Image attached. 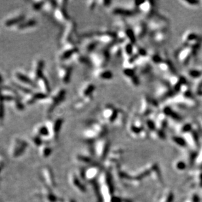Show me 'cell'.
Wrapping results in <instances>:
<instances>
[{
  "label": "cell",
  "mask_w": 202,
  "mask_h": 202,
  "mask_svg": "<svg viewBox=\"0 0 202 202\" xmlns=\"http://www.w3.org/2000/svg\"><path fill=\"white\" fill-rule=\"evenodd\" d=\"M100 119L102 123L106 125L121 126L126 121L127 113L123 108L114 105L107 103L102 107L100 110Z\"/></svg>",
  "instance_id": "1"
},
{
  "label": "cell",
  "mask_w": 202,
  "mask_h": 202,
  "mask_svg": "<svg viewBox=\"0 0 202 202\" xmlns=\"http://www.w3.org/2000/svg\"><path fill=\"white\" fill-rule=\"evenodd\" d=\"M127 130L128 134L135 139H145L148 137L149 133L146 129L144 121L138 114H133L127 125Z\"/></svg>",
  "instance_id": "2"
},
{
  "label": "cell",
  "mask_w": 202,
  "mask_h": 202,
  "mask_svg": "<svg viewBox=\"0 0 202 202\" xmlns=\"http://www.w3.org/2000/svg\"><path fill=\"white\" fill-rule=\"evenodd\" d=\"M92 66L95 69L105 68L108 64L110 58L108 47L98 48L97 50L92 52L88 56Z\"/></svg>",
  "instance_id": "3"
},
{
  "label": "cell",
  "mask_w": 202,
  "mask_h": 202,
  "mask_svg": "<svg viewBox=\"0 0 202 202\" xmlns=\"http://www.w3.org/2000/svg\"><path fill=\"white\" fill-rule=\"evenodd\" d=\"M155 98L158 102H167L175 96L172 88L166 81H158L154 88Z\"/></svg>",
  "instance_id": "4"
},
{
  "label": "cell",
  "mask_w": 202,
  "mask_h": 202,
  "mask_svg": "<svg viewBox=\"0 0 202 202\" xmlns=\"http://www.w3.org/2000/svg\"><path fill=\"white\" fill-rule=\"evenodd\" d=\"M147 26L148 32H154L156 31L168 29L169 26V20L163 14L156 13L151 17L148 18Z\"/></svg>",
  "instance_id": "5"
},
{
  "label": "cell",
  "mask_w": 202,
  "mask_h": 202,
  "mask_svg": "<svg viewBox=\"0 0 202 202\" xmlns=\"http://www.w3.org/2000/svg\"><path fill=\"white\" fill-rule=\"evenodd\" d=\"M91 37H93L96 41L103 46L108 47L113 44L117 40L116 33L111 30H101L98 32L89 33Z\"/></svg>",
  "instance_id": "6"
},
{
  "label": "cell",
  "mask_w": 202,
  "mask_h": 202,
  "mask_svg": "<svg viewBox=\"0 0 202 202\" xmlns=\"http://www.w3.org/2000/svg\"><path fill=\"white\" fill-rule=\"evenodd\" d=\"M182 46L188 47L198 52L202 44V37L193 31H187L182 36Z\"/></svg>",
  "instance_id": "7"
},
{
  "label": "cell",
  "mask_w": 202,
  "mask_h": 202,
  "mask_svg": "<svg viewBox=\"0 0 202 202\" xmlns=\"http://www.w3.org/2000/svg\"><path fill=\"white\" fill-rule=\"evenodd\" d=\"M198 51L190 47L182 46L175 52V58L180 64L186 66L190 64L192 60L196 56Z\"/></svg>",
  "instance_id": "8"
},
{
  "label": "cell",
  "mask_w": 202,
  "mask_h": 202,
  "mask_svg": "<svg viewBox=\"0 0 202 202\" xmlns=\"http://www.w3.org/2000/svg\"><path fill=\"white\" fill-rule=\"evenodd\" d=\"M95 91L96 86L95 84L91 81H86L79 89V99L83 100L87 105H89L94 99Z\"/></svg>",
  "instance_id": "9"
},
{
  "label": "cell",
  "mask_w": 202,
  "mask_h": 202,
  "mask_svg": "<svg viewBox=\"0 0 202 202\" xmlns=\"http://www.w3.org/2000/svg\"><path fill=\"white\" fill-rule=\"evenodd\" d=\"M28 143L20 138H14L12 141L9 155L12 158H18L23 155L28 147Z\"/></svg>",
  "instance_id": "10"
},
{
  "label": "cell",
  "mask_w": 202,
  "mask_h": 202,
  "mask_svg": "<svg viewBox=\"0 0 202 202\" xmlns=\"http://www.w3.org/2000/svg\"><path fill=\"white\" fill-rule=\"evenodd\" d=\"M133 30L136 40H141L145 37L148 32L147 22L141 18H134L131 22H128Z\"/></svg>",
  "instance_id": "11"
},
{
  "label": "cell",
  "mask_w": 202,
  "mask_h": 202,
  "mask_svg": "<svg viewBox=\"0 0 202 202\" xmlns=\"http://www.w3.org/2000/svg\"><path fill=\"white\" fill-rule=\"evenodd\" d=\"M121 74L124 79L132 87L139 88L140 86V77L136 69L122 68Z\"/></svg>",
  "instance_id": "12"
},
{
  "label": "cell",
  "mask_w": 202,
  "mask_h": 202,
  "mask_svg": "<svg viewBox=\"0 0 202 202\" xmlns=\"http://www.w3.org/2000/svg\"><path fill=\"white\" fill-rule=\"evenodd\" d=\"M76 37V24L75 22L70 20L66 24L62 37V42L64 45H76L74 38Z\"/></svg>",
  "instance_id": "13"
},
{
  "label": "cell",
  "mask_w": 202,
  "mask_h": 202,
  "mask_svg": "<svg viewBox=\"0 0 202 202\" xmlns=\"http://www.w3.org/2000/svg\"><path fill=\"white\" fill-rule=\"evenodd\" d=\"M165 81L172 88L175 95L179 94L182 86L188 83L186 78L183 76L178 75L177 74L166 76Z\"/></svg>",
  "instance_id": "14"
},
{
  "label": "cell",
  "mask_w": 202,
  "mask_h": 202,
  "mask_svg": "<svg viewBox=\"0 0 202 202\" xmlns=\"http://www.w3.org/2000/svg\"><path fill=\"white\" fill-rule=\"evenodd\" d=\"M81 44L83 54L87 56L96 50H97L100 45L99 43L89 35V33H85V35H83Z\"/></svg>",
  "instance_id": "15"
},
{
  "label": "cell",
  "mask_w": 202,
  "mask_h": 202,
  "mask_svg": "<svg viewBox=\"0 0 202 202\" xmlns=\"http://www.w3.org/2000/svg\"><path fill=\"white\" fill-rule=\"evenodd\" d=\"M110 146V141L106 137L97 139L95 144V153L99 159H103L106 156Z\"/></svg>",
  "instance_id": "16"
},
{
  "label": "cell",
  "mask_w": 202,
  "mask_h": 202,
  "mask_svg": "<svg viewBox=\"0 0 202 202\" xmlns=\"http://www.w3.org/2000/svg\"><path fill=\"white\" fill-rule=\"evenodd\" d=\"M109 10L110 14H112V15L117 16L119 18L126 19V20L128 18L134 17L135 14L138 13V12L130 10V9H127L121 5H117L114 7L112 6Z\"/></svg>",
  "instance_id": "17"
},
{
  "label": "cell",
  "mask_w": 202,
  "mask_h": 202,
  "mask_svg": "<svg viewBox=\"0 0 202 202\" xmlns=\"http://www.w3.org/2000/svg\"><path fill=\"white\" fill-rule=\"evenodd\" d=\"M58 7L54 11L55 16L62 23H68L70 20L68 14L66 11V1H57Z\"/></svg>",
  "instance_id": "18"
},
{
  "label": "cell",
  "mask_w": 202,
  "mask_h": 202,
  "mask_svg": "<svg viewBox=\"0 0 202 202\" xmlns=\"http://www.w3.org/2000/svg\"><path fill=\"white\" fill-rule=\"evenodd\" d=\"M162 73L165 74L166 76L171 75L177 74L176 69H175L172 62L168 58V57L163 56V60L160 62V64L156 67Z\"/></svg>",
  "instance_id": "19"
},
{
  "label": "cell",
  "mask_w": 202,
  "mask_h": 202,
  "mask_svg": "<svg viewBox=\"0 0 202 202\" xmlns=\"http://www.w3.org/2000/svg\"><path fill=\"white\" fill-rule=\"evenodd\" d=\"M66 94V90L64 88H61L55 93V94L52 96L51 98H50L51 100H50V105L47 109L48 113H51L55 110V108L64 100Z\"/></svg>",
  "instance_id": "20"
},
{
  "label": "cell",
  "mask_w": 202,
  "mask_h": 202,
  "mask_svg": "<svg viewBox=\"0 0 202 202\" xmlns=\"http://www.w3.org/2000/svg\"><path fill=\"white\" fill-rule=\"evenodd\" d=\"M138 11L139 12H141L144 16L149 18L157 13L156 3L152 1H144L139 4Z\"/></svg>",
  "instance_id": "21"
},
{
  "label": "cell",
  "mask_w": 202,
  "mask_h": 202,
  "mask_svg": "<svg viewBox=\"0 0 202 202\" xmlns=\"http://www.w3.org/2000/svg\"><path fill=\"white\" fill-rule=\"evenodd\" d=\"M161 111L165 115V117L167 118L169 121H171L174 122H176L178 123H180V122L182 121V118L181 115L178 113L176 110L173 109L170 105L165 104L162 107V109H161Z\"/></svg>",
  "instance_id": "22"
},
{
  "label": "cell",
  "mask_w": 202,
  "mask_h": 202,
  "mask_svg": "<svg viewBox=\"0 0 202 202\" xmlns=\"http://www.w3.org/2000/svg\"><path fill=\"white\" fill-rule=\"evenodd\" d=\"M79 50L76 45H64V47L62 52L60 53L59 58L61 61H66L72 58L73 56Z\"/></svg>",
  "instance_id": "23"
},
{
  "label": "cell",
  "mask_w": 202,
  "mask_h": 202,
  "mask_svg": "<svg viewBox=\"0 0 202 202\" xmlns=\"http://www.w3.org/2000/svg\"><path fill=\"white\" fill-rule=\"evenodd\" d=\"M169 33L168 29H164L151 33V39L157 45H162L169 39Z\"/></svg>",
  "instance_id": "24"
},
{
  "label": "cell",
  "mask_w": 202,
  "mask_h": 202,
  "mask_svg": "<svg viewBox=\"0 0 202 202\" xmlns=\"http://www.w3.org/2000/svg\"><path fill=\"white\" fill-rule=\"evenodd\" d=\"M93 76L98 80L103 82L110 81L114 78V74L106 67L95 69V70L93 71Z\"/></svg>",
  "instance_id": "25"
},
{
  "label": "cell",
  "mask_w": 202,
  "mask_h": 202,
  "mask_svg": "<svg viewBox=\"0 0 202 202\" xmlns=\"http://www.w3.org/2000/svg\"><path fill=\"white\" fill-rule=\"evenodd\" d=\"M42 175L46 186L52 189L56 186V181L54 174L49 167L45 166L43 168Z\"/></svg>",
  "instance_id": "26"
},
{
  "label": "cell",
  "mask_w": 202,
  "mask_h": 202,
  "mask_svg": "<svg viewBox=\"0 0 202 202\" xmlns=\"http://www.w3.org/2000/svg\"><path fill=\"white\" fill-rule=\"evenodd\" d=\"M123 42L124 41L117 39L113 44L108 47L110 57L113 58H119L122 57Z\"/></svg>",
  "instance_id": "27"
},
{
  "label": "cell",
  "mask_w": 202,
  "mask_h": 202,
  "mask_svg": "<svg viewBox=\"0 0 202 202\" xmlns=\"http://www.w3.org/2000/svg\"><path fill=\"white\" fill-rule=\"evenodd\" d=\"M72 71H73V67L72 66H66L61 67L59 75L62 82L65 85H68L70 81Z\"/></svg>",
  "instance_id": "28"
},
{
  "label": "cell",
  "mask_w": 202,
  "mask_h": 202,
  "mask_svg": "<svg viewBox=\"0 0 202 202\" xmlns=\"http://www.w3.org/2000/svg\"><path fill=\"white\" fill-rule=\"evenodd\" d=\"M135 46L133 43L124 41L123 42L122 46V57L124 60L128 59L131 56H133L135 52Z\"/></svg>",
  "instance_id": "29"
},
{
  "label": "cell",
  "mask_w": 202,
  "mask_h": 202,
  "mask_svg": "<svg viewBox=\"0 0 202 202\" xmlns=\"http://www.w3.org/2000/svg\"><path fill=\"white\" fill-rule=\"evenodd\" d=\"M155 122L158 129L165 132L168 125H169V121L167 118L165 117V115L162 111H160L156 117Z\"/></svg>",
  "instance_id": "30"
},
{
  "label": "cell",
  "mask_w": 202,
  "mask_h": 202,
  "mask_svg": "<svg viewBox=\"0 0 202 202\" xmlns=\"http://www.w3.org/2000/svg\"><path fill=\"white\" fill-rule=\"evenodd\" d=\"M41 195L46 202H60L59 199L53 193L52 188L46 185L43 188Z\"/></svg>",
  "instance_id": "31"
},
{
  "label": "cell",
  "mask_w": 202,
  "mask_h": 202,
  "mask_svg": "<svg viewBox=\"0 0 202 202\" xmlns=\"http://www.w3.org/2000/svg\"><path fill=\"white\" fill-rule=\"evenodd\" d=\"M72 58L74 59V60L75 61L77 64L80 65V66H86L88 67L92 66L89 57L85 54H81V52H79V51L77 52Z\"/></svg>",
  "instance_id": "32"
},
{
  "label": "cell",
  "mask_w": 202,
  "mask_h": 202,
  "mask_svg": "<svg viewBox=\"0 0 202 202\" xmlns=\"http://www.w3.org/2000/svg\"><path fill=\"white\" fill-rule=\"evenodd\" d=\"M63 122L64 120L62 118H58L54 121L52 126L51 132H50V136L53 139H57L59 138V135L61 130Z\"/></svg>",
  "instance_id": "33"
},
{
  "label": "cell",
  "mask_w": 202,
  "mask_h": 202,
  "mask_svg": "<svg viewBox=\"0 0 202 202\" xmlns=\"http://www.w3.org/2000/svg\"><path fill=\"white\" fill-rule=\"evenodd\" d=\"M69 180L72 186L74 188H75V189H76L78 192H83L85 191V188L84 187L83 184L81 183L78 175L74 174H71L69 176Z\"/></svg>",
  "instance_id": "34"
},
{
  "label": "cell",
  "mask_w": 202,
  "mask_h": 202,
  "mask_svg": "<svg viewBox=\"0 0 202 202\" xmlns=\"http://www.w3.org/2000/svg\"><path fill=\"white\" fill-rule=\"evenodd\" d=\"M45 63L42 60H38L37 64L35 67L33 71V77L35 81H39L40 79L43 77V69L44 67Z\"/></svg>",
  "instance_id": "35"
},
{
  "label": "cell",
  "mask_w": 202,
  "mask_h": 202,
  "mask_svg": "<svg viewBox=\"0 0 202 202\" xmlns=\"http://www.w3.org/2000/svg\"><path fill=\"white\" fill-rule=\"evenodd\" d=\"M47 97L48 94H46L43 93V92L33 93L26 100V103L29 105L33 104V103L37 102V101L46 99Z\"/></svg>",
  "instance_id": "36"
},
{
  "label": "cell",
  "mask_w": 202,
  "mask_h": 202,
  "mask_svg": "<svg viewBox=\"0 0 202 202\" xmlns=\"http://www.w3.org/2000/svg\"><path fill=\"white\" fill-rule=\"evenodd\" d=\"M15 77L19 81L21 82L22 83L26 84V85H28L33 88L37 87V86H36L35 84L33 83V81L32 80V79L29 78L28 77H27L26 75H25V74L20 73V72H16Z\"/></svg>",
  "instance_id": "37"
},
{
  "label": "cell",
  "mask_w": 202,
  "mask_h": 202,
  "mask_svg": "<svg viewBox=\"0 0 202 202\" xmlns=\"http://www.w3.org/2000/svg\"><path fill=\"white\" fill-rule=\"evenodd\" d=\"M25 16L24 14H20V15L14 16V17H12L5 22V26L7 27H10L11 26L19 24L25 20Z\"/></svg>",
  "instance_id": "38"
},
{
  "label": "cell",
  "mask_w": 202,
  "mask_h": 202,
  "mask_svg": "<svg viewBox=\"0 0 202 202\" xmlns=\"http://www.w3.org/2000/svg\"><path fill=\"white\" fill-rule=\"evenodd\" d=\"M171 141L173 144L179 147H185L187 145L186 141L183 136H173L171 138Z\"/></svg>",
  "instance_id": "39"
},
{
  "label": "cell",
  "mask_w": 202,
  "mask_h": 202,
  "mask_svg": "<svg viewBox=\"0 0 202 202\" xmlns=\"http://www.w3.org/2000/svg\"><path fill=\"white\" fill-rule=\"evenodd\" d=\"M35 135L42 138H47V137H49L50 136V132L47 126L42 125V126H40L36 128Z\"/></svg>",
  "instance_id": "40"
},
{
  "label": "cell",
  "mask_w": 202,
  "mask_h": 202,
  "mask_svg": "<svg viewBox=\"0 0 202 202\" xmlns=\"http://www.w3.org/2000/svg\"><path fill=\"white\" fill-rule=\"evenodd\" d=\"M187 76L194 81L202 77V70L199 69H190L187 71Z\"/></svg>",
  "instance_id": "41"
},
{
  "label": "cell",
  "mask_w": 202,
  "mask_h": 202,
  "mask_svg": "<svg viewBox=\"0 0 202 202\" xmlns=\"http://www.w3.org/2000/svg\"><path fill=\"white\" fill-rule=\"evenodd\" d=\"M37 24V21L35 19H29L28 20H24L18 24V30H25V29L33 27Z\"/></svg>",
  "instance_id": "42"
},
{
  "label": "cell",
  "mask_w": 202,
  "mask_h": 202,
  "mask_svg": "<svg viewBox=\"0 0 202 202\" xmlns=\"http://www.w3.org/2000/svg\"><path fill=\"white\" fill-rule=\"evenodd\" d=\"M52 148L49 145H43L40 147V155L43 158H47L49 157L52 154Z\"/></svg>",
  "instance_id": "43"
},
{
  "label": "cell",
  "mask_w": 202,
  "mask_h": 202,
  "mask_svg": "<svg viewBox=\"0 0 202 202\" xmlns=\"http://www.w3.org/2000/svg\"><path fill=\"white\" fill-rule=\"evenodd\" d=\"M38 81H39L40 84L41 88L43 90V92L46 94H48L50 93V87L49 81H48L47 78L45 77V76L42 77Z\"/></svg>",
  "instance_id": "44"
},
{
  "label": "cell",
  "mask_w": 202,
  "mask_h": 202,
  "mask_svg": "<svg viewBox=\"0 0 202 202\" xmlns=\"http://www.w3.org/2000/svg\"><path fill=\"white\" fill-rule=\"evenodd\" d=\"M179 2L184 6L188 8H196L201 3V2L199 1H180Z\"/></svg>",
  "instance_id": "45"
},
{
  "label": "cell",
  "mask_w": 202,
  "mask_h": 202,
  "mask_svg": "<svg viewBox=\"0 0 202 202\" xmlns=\"http://www.w3.org/2000/svg\"><path fill=\"white\" fill-rule=\"evenodd\" d=\"M31 143H32L33 145L36 147H40L41 146L43 145V141L42 138H40L37 135H34V136H32V138L30 139Z\"/></svg>",
  "instance_id": "46"
},
{
  "label": "cell",
  "mask_w": 202,
  "mask_h": 202,
  "mask_svg": "<svg viewBox=\"0 0 202 202\" xmlns=\"http://www.w3.org/2000/svg\"><path fill=\"white\" fill-rule=\"evenodd\" d=\"M13 85L14 86V87L16 89V90H20V91H21L22 92H23L25 94H31L32 93V90H31L30 89L26 88V87H25V86H24L21 85H19V84H18V83H13Z\"/></svg>",
  "instance_id": "47"
},
{
  "label": "cell",
  "mask_w": 202,
  "mask_h": 202,
  "mask_svg": "<svg viewBox=\"0 0 202 202\" xmlns=\"http://www.w3.org/2000/svg\"><path fill=\"white\" fill-rule=\"evenodd\" d=\"M97 5L100 6L102 8L104 9H110L112 7V1H104V0H102V1H97Z\"/></svg>",
  "instance_id": "48"
},
{
  "label": "cell",
  "mask_w": 202,
  "mask_h": 202,
  "mask_svg": "<svg viewBox=\"0 0 202 202\" xmlns=\"http://www.w3.org/2000/svg\"><path fill=\"white\" fill-rule=\"evenodd\" d=\"M86 103L83 102V100H81V99H78V100H77L76 102L74 103V108L78 110H81L83 109L87 106Z\"/></svg>",
  "instance_id": "49"
},
{
  "label": "cell",
  "mask_w": 202,
  "mask_h": 202,
  "mask_svg": "<svg viewBox=\"0 0 202 202\" xmlns=\"http://www.w3.org/2000/svg\"><path fill=\"white\" fill-rule=\"evenodd\" d=\"M97 5V1H89L86 2V6L89 11H93Z\"/></svg>",
  "instance_id": "50"
},
{
  "label": "cell",
  "mask_w": 202,
  "mask_h": 202,
  "mask_svg": "<svg viewBox=\"0 0 202 202\" xmlns=\"http://www.w3.org/2000/svg\"><path fill=\"white\" fill-rule=\"evenodd\" d=\"M46 2L45 1H37L33 4L32 7L34 10H40L43 6V5H45Z\"/></svg>",
  "instance_id": "51"
},
{
  "label": "cell",
  "mask_w": 202,
  "mask_h": 202,
  "mask_svg": "<svg viewBox=\"0 0 202 202\" xmlns=\"http://www.w3.org/2000/svg\"><path fill=\"white\" fill-rule=\"evenodd\" d=\"M14 104H15V106L16 107V109L18 110H23L24 109V105L23 103L20 102V99L18 98V99H16L14 100Z\"/></svg>",
  "instance_id": "52"
},
{
  "label": "cell",
  "mask_w": 202,
  "mask_h": 202,
  "mask_svg": "<svg viewBox=\"0 0 202 202\" xmlns=\"http://www.w3.org/2000/svg\"><path fill=\"white\" fill-rule=\"evenodd\" d=\"M4 117V105L3 102L0 100V121H2Z\"/></svg>",
  "instance_id": "53"
},
{
  "label": "cell",
  "mask_w": 202,
  "mask_h": 202,
  "mask_svg": "<svg viewBox=\"0 0 202 202\" xmlns=\"http://www.w3.org/2000/svg\"><path fill=\"white\" fill-rule=\"evenodd\" d=\"M167 198L168 199L167 200H165V202H171V201L173 200V195H172V193H171V192H169V194H168V196L167 197ZM165 196H163L162 197V199L161 200L160 202H165Z\"/></svg>",
  "instance_id": "54"
},
{
  "label": "cell",
  "mask_w": 202,
  "mask_h": 202,
  "mask_svg": "<svg viewBox=\"0 0 202 202\" xmlns=\"http://www.w3.org/2000/svg\"><path fill=\"white\" fill-rule=\"evenodd\" d=\"M177 167L178 169H183L185 168V163L183 162H179V163L177 164Z\"/></svg>",
  "instance_id": "55"
},
{
  "label": "cell",
  "mask_w": 202,
  "mask_h": 202,
  "mask_svg": "<svg viewBox=\"0 0 202 202\" xmlns=\"http://www.w3.org/2000/svg\"><path fill=\"white\" fill-rule=\"evenodd\" d=\"M4 165H5L4 160L3 159V158H2L1 156H0V173H1V171L3 170Z\"/></svg>",
  "instance_id": "56"
},
{
  "label": "cell",
  "mask_w": 202,
  "mask_h": 202,
  "mask_svg": "<svg viewBox=\"0 0 202 202\" xmlns=\"http://www.w3.org/2000/svg\"><path fill=\"white\" fill-rule=\"evenodd\" d=\"M196 95L199 96V97H202V90H201L200 92H199L198 93H197Z\"/></svg>",
  "instance_id": "57"
},
{
  "label": "cell",
  "mask_w": 202,
  "mask_h": 202,
  "mask_svg": "<svg viewBox=\"0 0 202 202\" xmlns=\"http://www.w3.org/2000/svg\"><path fill=\"white\" fill-rule=\"evenodd\" d=\"M2 83H3V79H2V77L1 75H0V85H1Z\"/></svg>",
  "instance_id": "58"
},
{
  "label": "cell",
  "mask_w": 202,
  "mask_h": 202,
  "mask_svg": "<svg viewBox=\"0 0 202 202\" xmlns=\"http://www.w3.org/2000/svg\"><path fill=\"white\" fill-rule=\"evenodd\" d=\"M68 202H75V201H74L73 199H69V200L68 201Z\"/></svg>",
  "instance_id": "59"
}]
</instances>
